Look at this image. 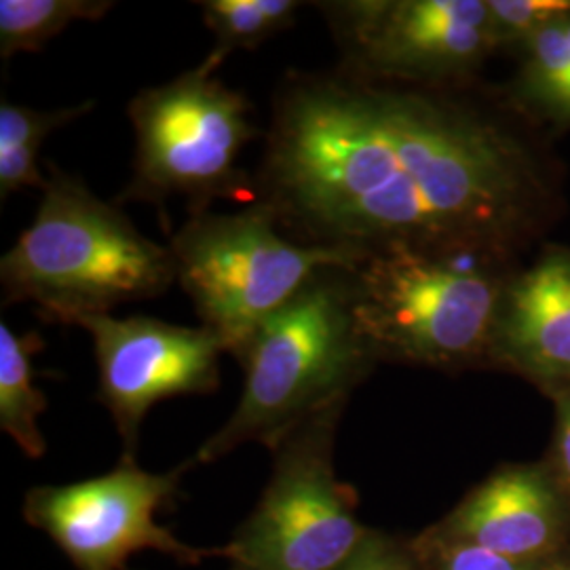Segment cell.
<instances>
[{"label":"cell","instance_id":"52a82bcc","mask_svg":"<svg viewBox=\"0 0 570 570\" xmlns=\"http://www.w3.org/2000/svg\"><path fill=\"white\" fill-rule=\"evenodd\" d=\"M345 407L322 410L271 450L261 501L223 548L228 570H332L362 543L370 527L334 465Z\"/></svg>","mask_w":570,"mask_h":570},{"label":"cell","instance_id":"2e32d148","mask_svg":"<svg viewBox=\"0 0 570 570\" xmlns=\"http://www.w3.org/2000/svg\"><path fill=\"white\" fill-rule=\"evenodd\" d=\"M108 0H0V56L39 53L77 21L102 20Z\"/></svg>","mask_w":570,"mask_h":570},{"label":"cell","instance_id":"7a4b0ae2","mask_svg":"<svg viewBox=\"0 0 570 570\" xmlns=\"http://www.w3.org/2000/svg\"><path fill=\"white\" fill-rule=\"evenodd\" d=\"M174 282L167 245L53 164L35 220L0 261L2 305L35 303L42 320L66 326L164 296Z\"/></svg>","mask_w":570,"mask_h":570},{"label":"cell","instance_id":"4fadbf2b","mask_svg":"<svg viewBox=\"0 0 570 570\" xmlns=\"http://www.w3.org/2000/svg\"><path fill=\"white\" fill-rule=\"evenodd\" d=\"M45 346L37 332L18 334L0 322V429L28 459H42L47 442L41 421L47 397L35 385L37 370L32 357Z\"/></svg>","mask_w":570,"mask_h":570},{"label":"cell","instance_id":"ba28073f","mask_svg":"<svg viewBox=\"0 0 570 570\" xmlns=\"http://www.w3.org/2000/svg\"><path fill=\"white\" fill-rule=\"evenodd\" d=\"M186 469L188 463L153 473L121 461L104 475L28 490L21 513L77 570H129V558L146 550L195 567L223 550L193 548L157 522V513L174 503Z\"/></svg>","mask_w":570,"mask_h":570},{"label":"cell","instance_id":"8992f818","mask_svg":"<svg viewBox=\"0 0 570 570\" xmlns=\"http://www.w3.org/2000/svg\"><path fill=\"white\" fill-rule=\"evenodd\" d=\"M252 110L244 91L199 66L142 89L127 106L136 155L117 204L146 202L165 209L178 197L195 216L220 199L252 197L254 178L239 165L245 146L261 136Z\"/></svg>","mask_w":570,"mask_h":570},{"label":"cell","instance_id":"d6986e66","mask_svg":"<svg viewBox=\"0 0 570 570\" xmlns=\"http://www.w3.org/2000/svg\"><path fill=\"white\" fill-rule=\"evenodd\" d=\"M332 570H428L414 537L370 529L362 543Z\"/></svg>","mask_w":570,"mask_h":570},{"label":"cell","instance_id":"9c48e42d","mask_svg":"<svg viewBox=\"0 0 570 570\" xmlns=\"http://www.w3.org/2000/svg\"><path fill=\"white\" fill-rule=\"evenodd\" d=\"M343 53L341 70L367 81H449L497 45L489 2H320Z\"/></svg>","mask_w":570,"mask_h":570},{"label":"cell","instance_id":"9a60e30c","mask_svg":"<svg viewBox=\"0 0 570 570\" xmlns=\"http://www.w3.org/2000/svg\"><path fill=\"white\" fill-rule=\"evenodd\" d=\"M204 23L214 37V47L199 63L214 75L235 51L256 49L263 42L289 30L303 2L294 0H204L197 2Z\"/></svg>","mask_w":570,"mask_h":570},{"label":"cell","instance_id":"ac0fdd59","mask_svg":"<svg viewBox=\"0 0 570 570\" xmlns=\"http://www.w3.org/2000/svg\"><path fill=\"white\" fill-rule=\"evenodd\" d=\"M494 41H529L539 30L570 16V0H490Z\"/></svg>","mask_w":570,"mask_h":570},{"label":"cell","instance_id":"277c9868","mask_svg":"<svg viewBox=\"0 0 570 570\" xmlns=\"http://www.w3.org/2000/svg\"><path fill=\"white\" fill-rule=\"evenodd\" d=\"M499 254L387 249L353 266V311L376 360L456 370L492 357L508 289Z\"/></svg>","mask_w":570,"mask_h":570},{"label":"cell","instance_id":"44dd1931","mask_svg":"<svg viewBox=\"0 0 570 570\" xmlns=\"http://www.w3.org/2000/svg\"><path fill=\"white\" fill-rule=\"evenodd\" d=\"M556 425L546 465L570 503V391L553 395Z\"/></svg>","mask_w":570,"mask_h":570},{"label":"cell","instance_id":"6da1fadb","mask_svg":"<svg viewBox=\"0 0 570 570\" xmlns=\"http://www.w3.org/2000/svg\"><path fill=\"white\" fill-rule=\"evenodd\" d=\"M263 138L256 202L301 244L501 252L534 204L515 142L428 89L292 72Z\"/></svg>","mask_w":570,"mask_h":570},{"label":"cell","instance_id":"603a6c76","mask_svg":"<svg viewBox=\"0 0 570 570\" xmlns=\"http://www.w3.org/2000/svg\"><path fill=\"white\" fill-rule=\"evenodd\" d=\"M564 28H567V37H569L570 42V16L567 18V20H564Z\"/></svg>","mask_w":570,"mask_h":570},{"label":"cell","instance_id":"7c38bea8","mask_svg":"<svg viewBox=\"0 0 570 570\" xmlns=\"http://www.w3.org/2000/svg\"><path fill=\"white\" fill-rule=\"evenodd\" d=\"M492 357L520 370L551 397L570 391V252L550 249L508 284Z\"/></svg>","mask_w":570,"mask_h":570},{"label":"cell","instance_id":"ffe728a7","mask_svg":"<svg viewBox=\"0 0 570 570\" xmlns=\"http://www.w3.org/2000/svg\"><path fill=\"white\" fill-rule=\"evenodd\" d=\"M414 539L428 560V570H543L527 569L490 551L469 546H435L423 541L419 534H414Z\"/></svg>","mask_w":570,"mask_h":570},{"label":"cell","instance_id":"8fae6325","mask_svg":"<svg viewBox=\"0 0 570 570\" xmlns=\"http://www.w3.org/2000/svg\"><path fill=\"white\" fill-rule=\"evenodd\" d=\"M435 546H469L527 569H546L570 551V503L546 461L492 471L452 510L419 532Z\"/></svg>","mask_w":570,"mask_h":570},{"label":"cell","instance_id":"3957f363","mask_svg":"<svg viewBox=\"0 0 570 570\" xmlns=\"http://www.w3.org/2000/svg\"><path fill=\"white\" fill-rule=\"evenodd\" d=\"M353 268V266H351ZM351 268H326L256 330L237 362L239 404L188 461L209 465L244 444L273 450L292 429L348 402L379 364L353 311Z\"/></svg>","mask_w":570,"mask_h":570},{"label":"cell","instance_id":"5bb4252c","mask_svg":"<svg viewBox=\"0 0 570 570\" xmlns=\"http://www.w3.org/2000/svg\"><path fill=\"white\" fill-rule=\"evenodd\" d=\"M96 108L94 100L56 108L37 110L21 104H0V199L20 193L23 188L45 190L47 178L42 176L41 150L47 138L70 122L79 121Z\"/></svg>","mask_w":570,"mask_h":570},{"label":"cell","instance_id":"30bf717a","mask_svg":"<svg viewBox=\"0 0 570 570\" xmlns=\"http://www.w3.org/2000/svg\"><path fill=\"white\" fill-rule=\"evenodd\" d=\"M77 326L94 343L98 400L121 435V461H136L140 429L155 404L180 395L216 393L220 387L225 346L207 327L110 313L82 317Z\"/></svg>","mask_w":570,"mask_h":570},{"label":"cell","instance_id":"5b68a950","mask_svg":"<svg viewBox=\"0 0 570 570\" xmlns=\"http://www.w3.org/2000/svg\"><path fill=\"white\" fill-rule=\"evenodd\" d=\"M176 282L235 360L282 306L317 273L351 268L366 256L287 237L271 207L188 216L169 239Z\"/></svg>","mask_w":570,"mask_h":570},{"label":"cell","instance_id":"7402d4cb","mask_svg":"<svg viewBox=\"0 0 570 570\" xmlns=\"http://www.w3.org/2000/svg\"><path fill=\"white\" fill-rule=\"evenodd\" d=\"M543 570H570V551L567 556H562L560 560H556L550 567H546Z\"/></svg>","mask_w":570,"mask_h":570},{"label":"cell","instance_id":"e0dca14e","mask_svg":"<svg viewBox=\"0 0 570 570\" xmlns=\"http://www.w3.org/2000/svg\"><path fill=\"white\" fill-rule=\"evenodd\" d=\"M564 20L539 30L527 41L529 82L541 102L570 117V42Z\"/></svg>","mask_w":570,"mask_h":570}]
</instances>
